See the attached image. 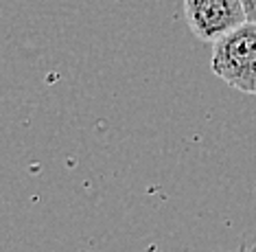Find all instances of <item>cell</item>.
Instances as JSON below:
<instances>
[{
	"label": "cell",
	"instance_id": "obj_1",
	"mask_svg": "<svg viewBox=\"0 0 256 252\" xmlns=\"http://www.w3.org/2000/svg\"><path fill=\"white\" fill-rule=\"evenodd\" d=\"M210 68L230 88L256 97V22H246L212 44Z\"/></svg>",
	"mask_w": 256,
	"mask_h": 252
},
{
	"label": "cell",
	"instance_id": "obj_2",
	"mask_svg": "<svg viewBox=\"0 0 256 252\" xmlns=\"http://www.w3.org/2000/svg\"><path fill=\"white\" fill-rule=\"evenodd\" d=\"M184 18L190 33L206 44L248 22L243 0H184Z\"/></svg>",
	"mask_w": 256,
	"mask_h": 252
},
{
	"label": "cell",
	"instance_id": "obj_3",
	"mask_svg": "<svg viewBox=\"0 0 256 252\" xmlns=\"http://www.w3.org/2000/svg\"><path fill=\"white\" fill-rule=\"evenodd\" d=\"M243 7H246L248 22H256V0H243Z\"/></svg>",
	"mask_w": 256,
	"mask_h": 252
},
{
	"label": "cell",
	"instance_id": "obj_4",
	"mask_svg": "<svg viewBox=\"0 0 256 252\" xmlns=\"http://www.w3.org/2000/svg\"><path fill=\"white\" fill-rule=\"evenodd\" d=\"M236 252H256V243H254V245L241 243V245H238V250H236Z\"/></svg>",
	"mask_w": 256,
	"mask_h": 252
}]
</instances>
